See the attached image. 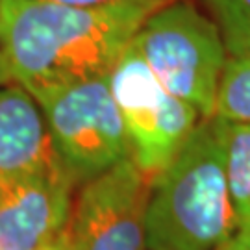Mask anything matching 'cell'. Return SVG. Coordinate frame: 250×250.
<instances>
[{"label": "cell", "mask_w": 250, "mask_h": 250, "mask_svg": "<svg viewBox=\"0 0 250 250\" xmlns=\"http://www.w3.org/2000/svg\"><path fill=\"white\" fill-rule=\"evenodd\" d=\"M76 184L62 163L0 186V250H37L67 233Z\"/></svg>", "instance_id": "7"}, {"label": "cell", "mask_w": 250, "mask_h": 250, "mask_svg": "<svg viewBox=\"0 0 250 250\" xmlns=\"http://www.w3.org/2000/svg\"><path fill=\"white\" fill-rule=\"evenodd\" d=\"M4 83H11V76H9L8 65H6V60L2 56V50H0V85Z\"/></svg>", "instance_id": "15"}, {"label": "cell", "mask_w": 250, "mask_h": 250, "mask_svg": "<svg viewBox=\"0 0 250 250\" xmlns=\"http://www.w3.org/2000/svg\"><path fill=\"white\" fill-rule=\"evenodd\" d=\"M30 95L43 113L54 154L76 188L132 158L109 72Z\"/></svg>", "instance_id": "4"}, {"label": "cell", "mask_w": 250, "mask_h": 250, "mask_svg": "<svg viewBox=\"0 0 250 250\" xmlns=\"http://www.w3.org/2000/svg\"><path fill=\"white\" fill-rule=\"evenodd\" d=\"M237 232L215 119H202L154 174L146 202L148 250H217Z\"/></svg>", "instance_id": "2"}, {"label": "cell", "mask_w": 250, "mask_h": 250, "mask_svg": "<svg viewBox=\"0 0 250 250\" xmlns=\"http://www.w3.org/2000/svg\"><path fill=\"white\" fill-rule=\"evenodd\" d=\"M230 56L250 52V0H202Z\"/></svg>", "instance_id": "11"}, {"label": "cell", "mask_w": 250, "mask_h": 250, "mask_svg": "<svg viewBox=\"0 0 250 250\" xmlns=\"http://www.w3.org/2000/svg\"><path fill=\"white\" fill-rule=\"evenodd\" d=\"M163 2L167 0L71 6L0 0V50L11 82L36 93L106 74Z\"/></svg>", "instance_id": "1"}, {"label": "cell", "mask_w": 250, "mask_h": 250, "mask_svg": "<svg viewBox=\"0 0 250 250\" xmlns=\"http://www.w3.org/2000/svg\"><path fill=\"white\" fill-rule=\"evenodd\" d=\"M56 163L36 99L19 83L0 85V186Z\"/></svg>", "instance_id": "8"}, {"label": "cell", "mask_w": 250, "mask_h": 250, "mask_svg": "<svg viewBox=\"0 0 250 250\" xmlns=\"http://www.w3.org/2000/svg\"><path fill=\"white\" fill-rule=\"evenodd\" d=\"M217 250H250V230L239 228L230 239H226Z\"/></svg>", "instance_id": "12"}, {"label": "cell", "mask_w": 250, "mask_h": 250, "mask_svg": "<svg viewBox=\"0 0 250 250\" xmlns=\"http://www.w3.org/2000/svg\"><path fill=\"white\" fill-rule=\"evenodd\" d=\"M48 2L71 4V6H107V4H117L123 0H48Z\"/></svg>", "instance_id": "13"}, {"label": "cell", "mask_w": 250, "mask_h": 250, "mask_svg": "<svg viewBox=\"0 0 250 250\" xmlns=\"http://www.w3.org/2000/svg\"><path fill=\"white\" fill-rule=\"evenodd\" d=\"M213 119L250 126V52L228 58L217 91Z\"/></svg>", "instance_id": "10"}, {"label": "cell", "mask_w": 250, "mask_h": 250, "mask_svg": "<svg viewBox=\"0 0 250 250\" xmlns=\"http://www.w3.org/2000/svg\"><path fill=\"white\" fill-rule=\"evenodd\" d=\"M213 119V117H211ZM223 141L224 167L237 230H250V126L215 119Z\"/></svg>", "instance_id": "9"}, {"label": "cell", "mask_w": 250, "mask_h": 250, "mask_svg": "<svg viewBox=\"0 0 250 250\" xmlns=\"http://www.w3.org/2000/svg\"><path fill=\"white\" fill-rule=\"evenodd\" d=\"M111 93L132 145V160L154 176L202 121L198 109L172 95L130 45L109 71Z\"/></svg>", "instance_id": "5"}, {"label": "cell", "mask_w": 250, "mask_h": 250, "mask_svg": "<svg viewBox=\"0 0 250 250\" xmlns=\"http://www.w3.org/2000/svg\"><path fill=\"white\" fill-rule=\"evenodd\" d=\"M150 180L128 158L78 188L67 230L71 250H148Z\"/></svg>", "instance_id": "6"}, {"label": "cell", "mask_w": 250, "mask_h": 250, "mask_svg": "<svg viewBox=\"0 0 250 250\" xmlns=\"http://www.w3.org/2000/svg\"><path fill=\"white\" fill-rule=\"evenodd\" d=\"M37 250H71V245H69V235L65 233V235H62L60 239L48 243V245H45V247H41V249H37Z\"/></svg>", "instance_id": "14"}, {"label": "cell", "mask_w": 250, "mask_h": 250, "mask_svg": "<svg viewBox=\"0 0 250 250\" xmlns=\"http://www.w3.org/2000/svg\"><path fill=\"white\" fill-rule=\"evenodd\" d=\"M154 76L202 119H211L230 58L213 19L193 0H167L145 19L132 41Z\"/></svg>", "instance_id": "3"}]
</instances>
